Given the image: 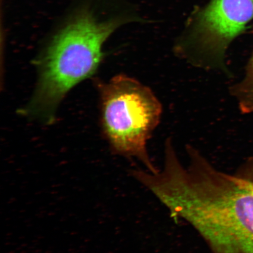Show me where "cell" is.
<instances>
[{
	"label": "cell",
	"instance_id": "6da1fadb",
	"mask_svg": "<svg viewBox=\"0 0 253 253\" xmlns=\"http://www.w3.org/2000/svg\"><path fill=\"white\" fill-rule=\"evenodd\" d=\"M188 163L168 157L150 185L175 220L197 231L212 253H253V191L239 174L214 167L186 146Z\"/></svg>",
	"mask_w": 253,
	"mask_h": 253
},
{
	"label": "cell",
	"instance_id": "7a4b0ae2",
	"mask_svg": "<svg viewBox=\"0 0 253 253\" xmlns=\"http://www.w3.org/2000/svg\"><path fill=\"white\" fill-rule=\"evenodd\" d=\"M122 19L99 21L84 10L53 37L39 61V80L25 115L50 123L72 88L91 77L103 58V43Z\"/></svg>",
	"mask_w": 253,
	"mask_h": 253
},
{
	"label": "cell",
	"instance_id": "3957f363",
	"mask_svg": "<svg viewBox=\"0 0 253 253\" xmlns=\"http://www.w3.org/2000/svg\"><path fill=\"white\" fill-rule=\"evenodd\" d=\"M101 120L111 149L156 172L147 144L159 125L163 106L153 90L127 75L116 76L100 85Z\"/></svg>",
	"mask_w": 253,
	"mask_h": 253
},
{
	"label": "cell",
	"instance_id": "277c9868",
	"mask_svg": "<svg viewBox=\"0 0 253 253\" xmlns=\"http://www.w3.org/2000/svg\"><path fill=\"white\" fill-rule=\"evenodd\" d=\"M253 19V0H211L195 15L174 51L196 68L231 77L227 50Z\"/></svg>",
	"mask_w": 253,
	"mask_h": 253
},
{
	"label": "cell",
	"instance_id": "5b68a950",
	"mask_svg": "<svg viewBox=\"0 0 253 253\" xmlns=\"http://www.w3.org/2000/svg\"><path fill=\"white\" fill-rule=\"evenodd\" d=\"M237 173L244 178L247 184L253 191V158L247 161Z\"/></svg>",
	"mask_w": 253,
	"mask_h": 253
}]
</instances>
